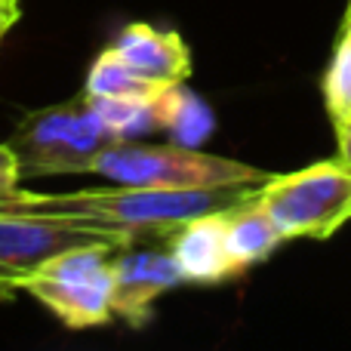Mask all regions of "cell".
<instances>
[{"instance_id":"6","label":"cell","mask_w":351,"mask_h":351,"mask_svg":"<svg viewBox=\"0 0 351 351\" xmlns=\"http://www.w3.org/2000/svg\"><path fill=\"white\" fill-rule=\"evenodd\" d=\"M90 243L121 247V243H130V237L71 222V219L0 210V290L6 287L19 290V280L40 268L43 262L68 250L90 247Z\"/></svg>"},{"instance_id":"8","label":"cell","mask_w":351,"mask_h":351,"mask_svg":"<svg viewBox=\"0 0 351 351\" xmlns=\"http://www.w3.org/2000/svg\"><path fill=\"white\" fill-rule=\"evenodd\" d=\"M167 247L185 274V284H225L241 278V268L228 250L225 210L182 222L167 234Z\"/></svg>"},{"instance_id":"13","label":"cell","mask_w":351,"mask_h":351,"mask_svg":"<svg viewBox=\"0 0 351 351\" xmlns=\"http://www.w3.org/2000/svg\"><path fill=\"white\" fill-rule=\"evenodd\" d=\"M102 123L117 136L121 142L127 139H145L152 133H160L158 121V93L154 96H133V99H90Z\"/></svg>"},{"instance_id":"11","label":"cell","mask_w":351,"mask_h":351,"mask_svg":"<svg viewBox=\"0 0 351 351\" xmlns=\"http://www.w3.org/2000/svg\"><path fill=\"white\" fill-rule=\"evenodd\" d=\"M158 121L160 133H167L179 145L197 148L213 133V111L200 96L185 90V84L167 86L158 93Z\"/></svg>"},{"instance_id":"4","label":"cell","mask_w":351,"mask_h":351,"mask_svg":"<svg viewBox=\"0 0 351 351\" xmlns=\"http://www.w3.org/2000/svg\"><path fill=\"white\" fill-rule=\"evenodd\" d=\"M123 247V243H121ZM117 247L90 243L53 256L19 280V290L34 296L56 321L71 330L105 327L111 315V256Z\"/></svg>"},{"instance_id":"15","label":"cell","mask_w":351,"mask_h":351,"mask_svg":"<svg viewBox=\"0 0 351 351\" xmlns=\"http://www.w3.org/2000/svg\"><path fill=\"white\" fill-rule=\"evenodd\" d=\"M19 188V167H16V158H12V148L0 145V200L10 197L12 191Z\"/></svg>"},{"instance_id":"9","label":"cell","mask_w":351,"mask_h":351,"mask_svg":"<svg viewBox=\"0 0 351 351\" xmlns=\"http://www.w3.org/2000/svg\"><path fill=\"white\" fill-rule=\"evenodd\" d=\"M111 49L160 90L185 84L191 77V49L176 31L154 28L148 22H133L114 37Z\"/></svg>"},{"instance_id":"10","label":"cell","mask_w":351,"mask_h":351,"mask_svg":"<svg viewBox=\"0 0 351 351\" xmlns=\"http://www.w3.org/2000/svg\"><path fill=\"white\" fill-rule=\"evenodd\" d=\"M225 231H228V250L234 256V265L241 268V274L259 265V262H265L287 241L278 231L274 219L268 216V210L262 206L259 194L225 210Z\"/></svg>"},{"instance_id":"5","label":"cell","mask_w":351,"mask_h":351,"mask_svg":"<svg viewBox=\"0 0 351 351\" xmlns=\"http://www.w3.org/2000/svg\"><path fill=\"white\" fill-rule=\"evenodd\" d=\"M259 200L287 241H327L351 222V164L336 158L287 176H271L262 185Z\"/></svg>"},{"instance_id":"18","label":"cell","mask_w":351,"mask_h":351,"mask_svg":"<svg viewBox=\"0 0 351 351\" xmlns=\"http://www.w3.org/2000/svg\"><path fill=\"white\" fill-rule=\"evenodd\" d=\"M346 16H351V0H348V10H346Z\"/></svg>"},{"instance_id":"12","label":"cell","mask_w":351,"mask_h":351,"mask_svg":"<svg viewBox=\"0 0 351 351\" xmlns=\"http://www.w3.org/2000/svg\"><path fill=\"white\" fill-rule=\"evenodd\" d=\"M154 93H160V86L148 84L111 47L102 49L93 59L90 71H86V84H84V96L90 99H133V96H154Z\"/></svg>"},{"instance_id":"17","label":"cell","mask_w":351,"mask_h":351,"mask_svg":"<svg viewBox=\"0 0 351 351\" xmlns=\"http://www.w3.org/2000/svg\"><path fill=\"white\" fill-rule=\"evenodd\" d=\"M336 130V139H339V160H346V164H351V117L346 123H339Z\"/></svg>"},{"instance_id":"1","label":"cell","mask_w":351,"mask_h":351,"mask_svg":"<svg viewBox=\"0 0 351 351\" xmlns=\"http://www.w3.org/2000/svg\"><path fill=\"white\" fill-rule=\"evenodd\" d=\"M265 185V182H262ZM262 185H222V188H145V185H111L84 188L68 194L16 191L0 200V210L34 213L84 222L93 228L114 231L130 241L167 237L188 219L222 213L243 200L256 197Z\"/></svg>"},{"instance_id":"3","label":"cell","mask_w":351,"mask_h":351,"mask_svg":"<svg viewBox=\"0 0 351 351\" xmlns=\"http://www.w3.org/2000/svg\"><path fill=\"white\" fill-rule=\"evenodd\" d=\"M99 179L111 185L145 188H222V185H262L271 173L219 154H206L194 145H145L139 139L114 142L93 164Z\"/></svg>"},{"instance_id":"2","label":"cell","mask_w":351,"mask_h":351,"mask_svg":"<svg viewBox=\"0 0 351 351\" xmlns=\"http://www.w3.org/2000/svg\"><path fill=\"white\" fill-rule=\"evenodd\" d=\"M114 142L121 139L105 127L102 117L80 93L71 102L49 105L22 117L6 145L12 148L19 179H40V176L93 173L96 158Z\"/></svg>"},{"instance_id":"7","label":"cell","mask_w":351,"mask_h":351,"mask_svg":"<svg viewBox=\"0 0 351 351\" xmlns=\"http://www.w3.org/2000/svg\"><path fill=\"white\" fill-rule=\"evenodd\" d=\"M179 284H185V274L170 247H139V241L123 243L111 256V315L133 330L145 327L154 302Z\"/></svg>"},{"instance_id":"14","label":"cell","mask_w":351,"mask_h":351,"mask_svg":"<svg viewBox=\"0 0 351 351\" xmlns=\"http://www.w3.org/2000/svg\"><path fill=\"white\" fill-rule=\"evenodd\" d=\"M321 96L333 127H339L351 117V16L342 19V28L336 34L333 56H330L321 77Z\"/></svg>"},{"instance_id":"16","label":"cell","mask_w":351,"mask_h":351,"mask_svg":"<svg viewBox=\"0 0 351 351\" xmlns=\"http://www.w3.org/2000/svg\"><path fill=\"white\" fill-rule=\"evenodd\" d=\"M19 16H22V3L19 0H0V40L19 22Z\"/></svg>"}]
</instances>
